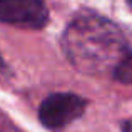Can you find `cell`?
I'll use <instances>...</instances> for the list:
<instances>
[{
  "label": "cell",
  "mask_w": 132,
  "mask_h": 132,
  "mask_svg": "<svg viewBox=\"0 0 132 132\" xmlns=\"http://www.w3.org/2000/svg\"><path fill=\"white\" fill-rule=\"evenodd\" d=\"M62 45L72 65L85 74L114 72L127 54L122 30L97 13L75 17L65 29Z\"/></svg>",
  "instance_id": "6da1fadb"
},
{
  "label": "cell",
  "mask_w": 132,
  "mask_h": 132,
  "mask_svg": "<svg viewBox=\"0 0 132 132\" xmlns=\"http://www.w3.org/2000/svg\"><path fill=\"white\" fill-rule=\"evenodd\" d=\"M87 100L77 94H52L40 104L39 119L47 129H60L84 114Z\"/></svg>",
  "instance_id": "7a4b0ae2"
},
{
  "label": "cell",
  "mask_w": 132,
  "mask_h": 132,
  "mask_svg": "<svg viewBox=\"0 0 132 132\" xmlns=\"http://www.w3.org/2000/svg\"><path fill=\"white\" fill-rule=\"evenodd\" d=\"M0 22L40 29L47 22L42 0H0Z\"/></svg>",
  "instance_id": "3957f363"
},
{
  "label": "cell",
  "mask_w": 132,
  "mask_h": 132,
  "mask_svg": "<svg viewBox=\"0 0 132 132\" xmlns=\"http://www.w3.org/2000/svg\"><path fill=\"white\" fill-rule=\"evenodd\" d=\"M114 77L122 84L132 85V52H127L126 57L119 62V65L114 70Z\"/></svg>",
  "instance_id": "277c9868"
},
{
  "label": "cell",
  "mask_w": 132,
  "mask_h": 132,
  "mask_svg": "<svg viewBox=\"0 0 132 132\" xmlns=\"http://www.w3.org/2000/svg\"><path fill=\"white\" fill-rule=\"evenodd\" d=\"M122 132H132V120H127V122H124Z\"/></svg>",
  "instance_id": "5b68a950"
},
{
  "label": "cell",
  "mask_w": 132,
  "mask_h": 132,
  "mask_svg": "<svg viewBox=\"0 0 132 132\" xmlns=\"http://www.w3.org/2000/svg\"><path fill=\"white\" fill-rule=\"evenodd\" d=\"M0 69H5V64H3V60H2V57H0Z\"/></svg>",
  "instance_id": "8992f818"
},
{
  "label": "cell",
  "mask_w": 132,
  "mask_h": 132,
  "mask_svg": "<svg viewBox=\"0 0 132 132\" xmlns=\"http://www.w3.org/2000/svg\"><path fill=\"white\" fill-rule=\"evenodd\" d=\"M127 2H129V5H130V7H132V0H127Z\"/></svg>",
  "instance_id": "52a82bcc"
}]
</instances>
